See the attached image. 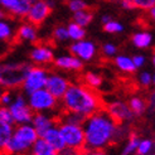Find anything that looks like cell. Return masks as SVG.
Here are the masks:
<instances>
[{"label": "cell", "instance_id": "cell-1", "mask_svg": "<svg viewBox=\"0 0 155 155\" xmlns=\"http://www.w3.org/2000/svg\"><path fill=\"white\" fill-rule=\"evenodd\" d=\"M84 150H104L114 143L116 122L105 110H100L84 119Z\"/></svg>", "mask_w": 155, "mask_h": 155}, {"label": "cell", "instance_id": "cell-2", "mask_svg": "<svg viewBox=\"0 0 155 155\" xmlns=\"http://www.w3.org/2000/svg\"><path fill=\"white\" fill-rule=\"evenodd\" d=\"M61 106L63 111L88 117L102 108V100L95 90L87 87L84 83L72 82L61 98Z\"/></svg>", "mask_w": 155, "mask_h": 155}, {"label": "cell", "instance_id": "cell-3", "mask_svg": "<svg viewBox=\"0 0 155 155\" xmlns=\"http://www.w3.org/2000/svg\"><path fill=\"white\" fill-rule=\"evenodd\" d=\"M39 137L32 124L14 126V133L8 143L4 153L6 155H27L32 150L33 144Z\"/></svg>", "mask_w": 155, "mask_h": 155}, {"label": "cell", "instance_id": "cell-4", "mask_svg": "<svg viewBox=\"0 0 155 155\" xmlns=\"http://www.w3.org/2000/svg\"><path fill=\"white\" fill-rule=\"evenodd\" d=\"M32 63L24 61H0V86L5 90L20 88Z\"/></svg>", "mask_w": 155, "mask_h": 155}, {"label": "cell", "instance_id": "cell-5", "mask_svg": "<svg viewBox=\"0 0 155 155\" xmlns=\"http://www.w3.org/2000/svg\"><path fill=\"white\" fill-rule=\"evenodd\" d=\"M58 127L66 144V148L78 153L84 150V131L82 125L58 121Z\"/></svg>", "mask_w": 155, "mask_h": 155}, {"label": "cell", "instance_id": "cell-6", "mask_svg": "<svg viewBox=\"0 0 155 155\" xmlns=\"http://www.w3.org/2000/svg\"><path fill=\"white\" fill-rule=\"evenodd\" d=\"M27 101L32 111L35 112H54L58 108L59 100H57L45 88L32 92L27 96Z\"/></svg>", "mask_w": 155, "mask_h": 155}, {"label": "cell", "instance_id": "cell-7", "mask_svg": "<svg viewBox=\"0 0 155 155\" xmlns=\"http://www.w3.org/2000/svg\"><path fill=\"white\" fill-rule=\"evenodd\" d=\"M48 74H49V72L45 67L32 64V67L29 68V71L25 76L24 81H23L21 87H20L23 94L28 96L34 91L44 88L45 83H47Z\"/></svg>", "mask_w": 155, "mask_h": 155}, {"label": "cell", "instance_id": "cell-8", "mask_svg": "<svg viewBox=\"0 0 155 155\" xmlns=\"http://www.w3.org/2000/svg\"><path fill=\"white\" fill-rule=\"evenodd\" d=\"M8 107H9V110L12 112L15 125H23V124L32 122L34 112L29 107L27 96L23 92H15L13 101Z\"/></svg>", "mask_w": 155, "mask_h": 155}, {"label": "cell", "instance_id": "cell-9", "mask_svg": "<svg viewBox=\"0 0 155 155\" xmlns=\"http://www.w3.org/2000/svg\"><path fill=\"white\" fill-rule=\"evenodd\" d=\"M105 111L117 124H130L135 119V115L130 110L127 102L121 101V100H115L107 104Z\"/></svg>", "mask_w": 155, "mask_h": 155}, {"label": "cell", "instance_id": "cell-10", "mask_svg": "<svg viewBox=\"0 0 155 155\" xmlns=\"http://www.w3.org/2000/svg\"><path fill=\"white\" fill-rule=\"evenodd\" d=\"M72 82L69 81V78L67 76H64L63 73L59 72H49L48 78H47V83H45V90L49 91L51 94L56 97L57 100H59L64 96L66 91L68 90L69 84Z\"/></svg>", "mask_w": 155, "mask_h": 155}, {"label": "cell", "instance_id": "cell-11", "mask_svg": "<svg viewBox=\"0 0 155 155\" xmlns=\"http://www.w3.org/2000/svg\"><path fill=\"white\" fill-rule=\"evenodd\" d=\"M69 51H71V54L76 56L82 62H90L96 57L97 45L94 41L84 38L82 41L72 42V44L69 45Z\"/></svg>", "mask_w": 155, "mask_h": 155}, {"label": "cell", "instance_id": "cell-12", "mask_svg": "<svg viewBox=\"0 0 155 155\" xmlns=\"http://www.w3.org/2000/svg\"><path fill=\"white\" fill-rule=\"evenodd\" d=\"M51 12H52V8L47 3V0H35L30 5L29 12L25 18H27V21L38 27L47 20Z\"/></svg>", "mask_w": 155, "mask_h": 155}, {"label": "cell", "instance_id": "cell-13", "mask_svg": "<svg viewBox=\"0 0 155 155\" xmlns=\"http://www.w3.org/2000/svg\"><path fill=\"white\" fill-rule=\"evenodd\" d=\"M29 58L32 64L34 66H47L53 63L54 58V51L49 44H37L30 49Z\"/></svg>", "mask_w": 155, "mask_h": 155}, {"label": "cell", "instance_id": "cell-14", "mask_svg": "<svg viewBox=\"0 0 155 155\" xmlns=\"http://www.w3.org/2000/svg\"><path fill=\"white\" fill-rule=\"evenodd\" d=\"M34 0H0V8L14 18H25Z\"/></svg>", "mask_w": 155, "mask_h": 155}, {"label": "cell", "instance_id": "cell-15", "mask_svg": "<svg viewBox=\"0 0 155 155\" xmlns=\"http://www.w3.org/2000/svg\"><path fill=\"white\" fill-rule=\"evenodd\" d=\"M53 64L61 71L66 72H81L84 67V62L78 59L73 54H62L54 58Z\"/></svg>", "mask_w": 155, "mask_h": 155}, {"label": "cell", "instance_id": "cell-16", "mask_svg": "<svg viewBox=\"0 0 155 155\" xmlns=\"http://www.w3.org/2000/svg\"><path fill=\"white\" fill-rule=\"evenodd\" d=\"M30 124L34 126L39 137H42L49 129L56 126L58 124V121L53 115H51L48 112H35L33 115V119H32V122Z\"/></svg>", "mask_w": 155, "mask_h": 155}, {"label": "cell", "instance_id": "cell-17", "mask_svg": "<svg viewBox=\"0 0 155 155\" xmlns=\"http://www.w3.org/2000/svg\"><path fill=\"white\" fill-rule=\"evenodd\" d=\"M15 37L20 42L35 43L38 41V28L29 21H24L15 29Z\"/></svg>", "mask_w": 155, "mask_h": 155}, {"label": "cell", "instance_id": "cell-18", "mask_svg": "<svg viewBox=\"0 0 155 155\" xmlns=\"http://www.w3.org/2000/svg\"><path fill=\"white\" fill-rule=\"evenodd\" d=\"M42 137H43L49 145H52L58 153L66 149V144H64V141H63V137H62V135H61L58 124H57L56 126H53L52 129H49Z\"/></svg>", "mask_w": 155, "mask_h": 155}, {"label": "cell", "instance_id": "cell-19", "mask_svg": "<svg viewBox=\"0 0 155 155\" xmlns=\"http://www.w3.org/2000/svg\"><path fill=\"white\" fill-rule=\"evenodd\" d=\"M114 63H115L116 68L122 73L131 74V73H135L137 71L135 64H134L133 57H129L126 54H117V56H115Z\"/></svg>", "mask_w": 155, "mask_h": 155}, {"label": "cell", "instance_id": "cell-20", "mask_svg": "<svg viewBox=\"0 0 155 155\" xmlns=\"http://www.w3.org/2000/svg\"><path fill=\"white\" fill-rule=\"evenodd\" d=\"M131 42L139 49H146L149 48L154 42V35L148 32V30H141V32H136L131 37Z\"/></svg>", "mask_w": 155, "mask_h": 155}, {"label": "cell", "instance_id": "cell-21", "mask_svg": "<svg viewBox=\"0 0 155 155\" xmlns=\"http://www.w3.org/2000/svg\"><path fill=\"white\" fill-rule=\"evenodd\" d=\"M30 153L34 155H57L58 154V151L54 149L52 145H49L43 137L37 139V141L32 146Z\"/></svg>", "mask_w": 155, "mask_h": 155}, {"label": "cell", "instance_id": "cell-22", "mask_svg": "<svg viewBox=\"0 0 155 155\" xmlns=\"http://www.w3.org/2000/svg\"><path fill=\"white\" fill-rule=\"evenodd\" d=\"M14 133V125L0 120V154L4 153L5 148Z\"/></svg>", "mask_w": 155, "mask_h": 155}, {"label": "cell", "instance_id": "cell-23", "mask_svg": "<svg viewBox=\"0 0 155 155\" xmlns=\"http://www.w3.org/2000/svg\"><path fill=\"white\" fill-rule=\"evenodd\" d=\"M127 105L130 107V110L133 111V114L136 116H141L146 110H148V102L146 100L143 98L141 96H133L129 98Z\"/></svg>", "mask_w": 155, "mask_h": 155}, {"label": "cell", "instance_id": "cell-24", "mask_svg": "<svg viewBox=\"0 0 155 155\" xmlns=\"http://www.w3.org/2000/svg\"><path fill=\"white\" fill-rule=\"evenodd\" d=\"M15 37V28L9 19H0V41L9 42Z\"/></svg>", "mask_w": 155, "mask_h": 155}, {"label": "cell", "instance_id": "cell-25", "mask_svg": "<svg viewBox=\"0 0 155 155\" xmlns=\"http://www.w3.org/2000/svg\"><path fill=\"white\" fill-rule=\"evenodd\" d=\"M92 20H94V13L91 10H88V8L84 10H80L77 13H73V15H72V21H74L76 24H78L83 28L88 27L92 23Z\"/></svg>", "mask_w": 155, "mask_h": 155}, {"label": "cell", "instance_id": "cell-26", "mask_svg": "<svg viewBox=\"0 0 155 155\" xmlns=\"http://www.w3.org/2000/svg\"><path fill=\"white\" fill-rule=\"evenodd\" d=\"M67 30H68V37L69 41L72 42H77V41H82L86 38V29L83 27L76 24L74 21H71L67 25Z\"/></svg>", "mask_w": 155, "mask_h": 155}, {"label": "cell", "instance_id": "cell-27", "mask_svg": "<svg viewBox=\"0 0 155 155\" xmlns=\"http://www.w3.org/2000/svg\"><path fill=\"white\" fill-rule=\"evenodd\" d=\"M83 83L92 90H97L102 86L104 78L98 73L90 71V72H86L83 74Z\"/></svg>", "mask_w": 155, "mask_h": 155}, {"label": "cell", "instance_id": "cell-28", "mask_svg": "<svg viewBox=\"0 0 155 155\" xmlns=\"http://www.w3.org/2000/svg\"><path fill=\"white\" fill-rule=\"evenodd\" d=\"M139 141H140V137H139L135 133H131L129 135V137L126 139V143L124 145V148L120 153V155H133L136 153Z\"/></svg>", "mask_w": 155, "mask_h": 155}, {"label": "cell", "instance_id": "cell-29", "mask_svg": "<svg viewBox=\"0 0 155 155\" xmlns=\"http://www.w3.org/2000/svg\"><path fill=\"white\" fill-rule=\"evenodd\" d=\"M84 119L83 116L78 115V114H74V112H69V111H63L61 114L59 119L57 121L61 122H68V124H76V125H82Z\"/></svg>", "mask_w": 155, "mask_h": 155}, {"label": "cell", "instance_id": "cell-30", "mask_svg": "<svg viewBox=\"0 0 155 155\" xmlns=\"http://www.w3.org/2000/svg\"><path fill=\"white\" fill-rule=\"evenodd\" d=\"M130 134L131 133H130V129L127 126V124H117V127H116L115 135H114V144L126 140Z\"/></svg>", "mask_w": 155, "mask_h": 155}, {"label": "cell", "instance_id": "cell-31", "mask_svg": "<svg viewBox=\"0 0 155 155\" xmlns=\"http://www.w3.org/2000/svg\"><path fill=\"white\" fill-rule=\"evenodd\" d=\"M154 149V141L151 139H140L136 149L137 155H149Z\"/></svg>", "mask_w": 155, "mask_h": 155}, {"label": "cell", "instance_id": "cell-32", "mask_svg": "<svg viewBox=\"0 0 155 155\" xmlns=\"http://www.w3.org/2000/svg\"><path fill=\"white\" fill-rule=\"evenodd\" d=\"M53 39L56 42H61V43H64L69 41V37H68V30H67V25H57L56 28L53 29Z\"/></svg>", "mask_w": 155, "mask_h": 155}, {"label": "cell", "instance_id": "cell-33", "mask_svg": "<svg viewBox=\"0 0 155 155\" xmlns=\"http://www.w3.org/2000/svg\"><path fill=\"white\" fill-rule=\"evenodd\" d=\"M124 25L122 23H120L119 20H110L108 23H106V24H104V30L106 33L108 34H119V33H122L124 32Z\"/></svg>", "mask_w": 155, "mask_h": 155}, {"label": "cell", "instance_id": "cell-34", "mask_svg": "<svg viewBox=\"0 0 155 155\" xmlns=\"http://www.w3.org/2000/svg\"><path fill=\"white\" fill-rule=\"evenodd\" d=\"M67 6L68 9L73 13H77L80 10H84L87 9V3L84 0H68L67 2Z\"/></svg>", "mask_w": 155, "mask_h": 155}, {"label": "cell", "instance_id": "cell-35", "mask_svg": "<svg viewBox=\"0 0 155 155\" xmlns=\"http://www.w3.org/2000/svg\"><path fill=\"white\" fill-rule=\"evenodd\" d=\"M137 82L141 87H149L153 84V74L148 71H143L137 76Z\"/></svg>", "mask_w": 155, "mask_h": 155}, {"label": "cell", "instance_id": "cell-36", "mask_svg": "<svg viewBox=\"0 0 155 155\" xmlns=\"http://www.w3.org/2000/svg\"><path fill=\"white\" fill-rule=\"evenodd\" d=\"M117 47L114 43H105L102 45V54L107 58H112L115 56H117Z\"/></svg>", "mask_w": 155, "mask_h": 155}, {"label": "cell", "instance_id": "cell-37", "mask_svg": "<svg viewBox=\"0 0 155 155\" xmlns=\"http://www.w3.org/2000/svg\"><path fill=\"white\" fill-rule=\"evenodd\" d=\"M135 6V9L139 10H148L153 5H155V0H131Z\"/></svg>", "mask_w": 155, "mask_h": 155}, {"label": "cell", "instance_id": "cell-38", "mask_svg": "<svg viewBox=\"0 0 155 155\" xmlns=\"http://www.w3.org/2000/svg\"><path fill=\"white\" fill-rule=\"evenodd\" d=\"M0 120H3L8 124H12V125H15L14 120H13V116H12V112H10L8 106H0Z\"/></svg>", "mask_w": 155, "mask_h": 155}, {"label": "cell", "instance_id": "cell-39", "mask_svg": "<svg viewBox=\"0 0 155 155\" xmlns=\"http://www.w3.org/2000/svg\"><path fill=\"white\" fill-rule=\"evenodd\" d=\"M14 98V92L10 90H5L3 92V95L0 96V106H9Z\"/></svg>", "mask_w": 155, "mask_h": 155}, {"label": "cell", "instance_id": "cell-40", "mask_svg": "<svg viewBox=\"0 0 155 155\" xmlns=\"http://www.w3.org/2000/svg\"><path fill=\"white\" fill-rule=\"evenodd\" d=\"M133 61H134V64L136 67V69L139 68H143L146 63V57L143 56V54H135V56L133 57Z\"/></svg>", "mask_w": 155, "mask_h": 155}, {"label": "cell", "instance_id": "cell-41", "mask_svg": "<svg viewBox=\"0 0 155 155\" xmlns=\"http://www.w3.org/2000/svg\"><path fill=\"white\" fill-rule=\"evenodd\" d=\"M148 110L149 112H155V90L149 95V98H148Z\"/></svg>", "mask_w": 155, "mask_h": 155}, {"label": "cell", "instance_id": "cell-42", "mask_svg": "<svg viewBox=\"0 0 155 155\" xmlns=\"http://www.w3.org/2000/svg\"><path fill=\"white\" fill-rule=\"evenodd\" d=\"M120 6L124 10H134L135 6L131 0H120Z\"/></svg>", "mask_w": 155, "mask_h": 155}, {"label": "cell", "instance_id": "cell-43", "mask_svg": "<svg viewBox=\"0 0 155 155\" xmlns=\"http://www.w3.org/2000/svg\"><path fill=\"white\" fill-rule=\"evenodd\" d=\"M81 155H107L104 150H83Z\"/></svg>", "mask_w": 155, "mask_h": 155}, {"label": "cell", "instance_id": "cell-44", "mask_svg": "<svg viewBox=\"0 0 155 155\" xmlns=\"http://www.w3.org/2000/svg\"><path fill=\"white\" fill-rule=\"evenodd\" d=\"M57 155H81V153H78V151H74V150H72V149H68V148H66L64 150L59 151Z\"/></svg>", "mask_w": 155, "mask_h": 155}, {"label": "cell", "instance_id": "cell-45", "mask_svg": "<svg viewBox=\"0 0 155 155\" xmlns=\"http://www.w3.org/2000/svg\"><path fill=\"white\" fill-rule=\"evenodd\" d=\"M146 12H148V15H149V18L155 23V5H153L151 8H150V9H148V10H146Z\"/></svg>", "mask_w": 155, "mask_h": 155}, {"label": "cell", "instance_id": "cell-46", "mask_svg": "<svg viewBox=\"0 0 155 155\" xmlns=\"http://www.w3.org/2000/svg\"><path fill=\"white\" fill-rule=\"evenodd\" d=\"M112 19H114V18L111 17L110 14H104L102 17H101V23H102V24H106V23H108V21L112 20Z\"/></svg>", "mask_w": 155, "mask_h": 155}, {"label": "cell", "instance_id": "cell-47", "mask_svg": "<svg viewBox=\"0 0 155 155\" xmlns=\"http://www.w3.org/2000/svg\"><path fill=\"white\" fill-rule=\"evenodd\" d=\"M5 17H6V13L2 9V8H0V19H4Z\"/></svg>", "mask_w": 155, "mask_h": 155}, {"label": "cell", "instance_id": "cell-48", "mask_svg": "<svg viewBox=\"0 0 155 155\" xmlns=\"http://www.w3.org/2000/svg\"><path fill=\"white\" fill-rule=\"evenodd\" d=\"M151 62H153V66H154V68H155V51H154V53H153V57H151Z\"/></svg>", "mask_w": 155, "mask_h": 155}, {"label": "cell", "instance_id": "cell-49", "mask_svg": "<svg viewBox=\"0 0 155 155\" xmlns=\"http://www.w3.org/2000/svg\"><path fill=\"white\" fill-rule=\"evenodd\" d=\"M4 91H5V88H4L3 86H0V96L3 95V92H4Z\"/></svg>", "mask_w": 155, "mask_h": 155}, {"label": "cell", "instance_id": "cell-50", "mask_svg": "<svg viewBox=\"0 0 155 155\" xmlns=\"http://www.w3.org/2000/svg\"><path fill=\"white\" fill-rule=\"evenodd\" d=\"M153 84H154V86H155V73L153 74Z\"/></svg>", "mask_w": 155, "mask_h": 155}, {"label": "cell", "instance_id": "cell-51", "mask_svg": "<svg viewBox=\"0 0 155 155\" xmlns=\"http://www.w3.org/2000/svg\"><path fill=\"white\" fill-rule=\"evenodd\" d=\"M27 155H34V154H32V153H28V154H27Z\"/></svg>", "mask_w": 155, "mask_h": 155}, {"label": "cell", "instance_id": "cell-52", "mask_svg": "<svg viewBox=\"0 0 155 155\" xmlns=\"http://www.w3.org/2000/svg\"><path fill=\"white\" fill-rule=\"evenodd\" d=\"M149 155H155V154H153V153H151V154H149Z\"/></svg>", "mask_w": 155, "mask_h": 155}, {"label": "cell", "instance_id": "cell-53", "mask_svg": "<svg viewBox=\"0 0 155 155\" xmlns=\"http://www.w3.org/2000/svg\"><path fill=\"white\" fill-rule=\"evenodd\" d=\"M34 2H35V0H34Z\"/></svg>", "mask_w": 155, "mask_h": 155}]
</instances>
